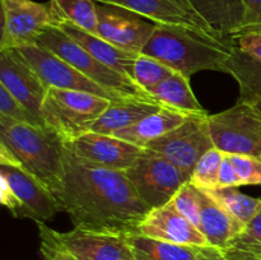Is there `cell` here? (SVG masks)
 Wrapping results in <instances>:
<instances>
[{
  "label": "cell",
  "mask_w": 261,
  "mask_h": 260,
  "mask_svg": "<svg viewBox=\"0 0 261 260\" xmlns=\"http://www.w3.org/2000/svg\"><path fill=\"white\" fill-rule=\"evenodd\" d=\"M208 125L219 150L261 158V115L254 105L237 101L231 109L208 115Z\"/></svg>",
  "instance_id": "ba28073f"
},
{
  "label": "cell",
  "mask_w": 261,
  "mask_h": 260,
  "mask_svg": "<svg viewBox=\"0 0 261 260\" xmlns=\"http://www.w3.org/2000/svg\"><path fill=\"white\" fill-rule=\"evenodd\" d=\"M173 208L189 219L191 223L195 224L199 228V219H200V203H201V190L194 186L190 181H186L172 200L170 201Z\"/></svg>",
  "instance_id": "f546056e"
},
{
  "label": "cell",
  "mask_w": 261,
  "mask_h": 260,
  "mask_svg": "<svg viewBox=\"0 0 261 260\" xmlns=\"http://www.w3.org/2000/svg\"><path fill=\"white\" fill-rule=\"evenodd\" d=\"M59 27L69 37H71L75 42H78L84 50L88 51L93 58H96L97 60L101 61L105 65L110 66L114 70L129 76L133 81L134 66L139 54L122 50V48L110 43L109 41L101 38L99 36L86 32V31L73 25L71 23L61 22Z\"/></svg>",
  "instance_id": "ac0fdd59"
},
{
  "label": "cell",
  "mask_w": 261,
  "mask_h": 260,
  "mask_svg": "<svg viewBox=\"0 0 261 260\" xmlns=\"http://www.w3.org/2000/svg\"><path fill=\"white\" fill-rule=\"evenodd\" d=\"M189 116H191V115L182 114V112L176 111L170 107L162 106L158 111L147 116L142 121L137 122L135 125L126 127V129L119 130L112 135L133 143L138 147L145 148L152 140H155L157 138L162 137L171 130L180 126L182 122L186 121Z\"/></svg>",
  "instance_id": "7402d4cb"
},
{
  "label": "cell",
  "mask_w": 261,
  "mask_h": 260,
  "mask_svg": "<svg viewBox=\"0 0 261 260\" xmlns=\"http://www.w3.org/2000/svg\"><path fill=\"white\" fill-rule=\"evenodd\" d=\"M2 37L0 51L36 45L46 30L63 22L54 3L33 0H0Z\"/></svg>",
  "instance_id": "52a82bcc"
},
{
  "label": "cell",
  "mask_w": 261,
  "mask_h": 260,
  "mask_svg": "<svg viewBox=\"0 0 261 260\" xmlns=\"http://www.w3.org/2000/svg\"><path fill=\"white\" fill-rule=\"evenodd\" d=\"M0 201L15 218L45 223L61 211L53 193L20 167L0 165Z\"/></svg>",
  "instance_id": "8992f818"
},
{
  "label": "cell",
  "mask_w": 261,
  "mask_h": 260,
  "mask_svg": "<svg viewBox=\"0 0 261 260\" xmlns=\"http://www.w3.org/2000/svg\"><path fill=\"white\" fill-rule=\"evenodd\" d=\"M0 86L45 124L42 106L50 88L43 83L19 50L10 48L0 51Z\"/></svg>",
  "instance_id": "4fadbf2b"
},
{
  "label": "cell",
  "mask_w": 261,
  "mask_h": 260,
  "mask_svg": "<svg viewBox=\"0 0 261 260\" xmlns=\"http://www.w3.org/2000/svg\"><path fill=\"white\" fill-rule=\"evenodd\" d=\"M234 46V41L221 40L190 28L157 24L140 54L152 56L190 78L204 70L226 73Z\"/></svg>",
  "instance_id": "7a4b0ae2"
},
{
  "label": "cell",
  "mask_w": 261,
  "mask_h": 260,
  "mask_svg": "<svg viewBox=\"0 0 261 260\" xmlns=\"http://www.w3.org/2000/svg\"><path fill=\"white\" fill-rule=\"evenodd\" d=\"M237 47L251 58L261 60V31H249L233 37Z\"/></svg>",
  "instance_id": "836d02e7"
},
{
  "label": "cell",
  "mask_w": 261,
  "mask_h": 260,
  "mask_svg": "<svg viewBox=\"0 0 261 260\" xmlns=\"http://www.w3.org/2000/svg\"><path fill=\"white\" fill-rule=\"evenodd\" d=\"M63 22L97 35V3L94 0H51Z\"/></svg>",
  "instance_id": "4316f807"
},
{
  "label": "cell",
  "mask_w": 261,
  "mask_h": 260,
  "mask_svg": "<svg viewBox=\"0 0 261 260\" xmlns=\"http://www.w3.org/2000/svg\"><path fill=\"white\" fill-rule=\"evenodd\" d=\"M111 102L88 92L50 88L43 102L42 119L69 143L89 132Z\"/></svg>",
  "instance_id": "277c9868"
},
{
  "label": "cell",
  "mask_w": 261,
  "mask_h": 260,
  "mask_svg": "<svg viewBox=\"0 0 261 260\" xmlns=\"http://www.w3.org/2000/svg\"><path fill=\"white\" fill-rule=\"evenodd\" d=\"M223 252L227 260H261V257L256 256V255L249 254V252L234 249V247H227L223 250Z\"/></svg>",
  "instance_id": "74e56055"
},
{
  "label": "cell",
  "mask_w": 261,
  "mask_h": 260,
  "mask_svg": "<svg viewBox=\"0 0 261 260\" xmlns=\"http://www.w3.org/2000/svg\"><path fill=\"white\" fill-rule=\"evenodd\" d=\"M255 31H261V28H259V30H255Z\"/></svg>",
  "instance_id": "b9f144b4"
},
{
  "label": "cell",
  "mask_w": 261,
  "mask_h": 260,
  "mask_svg": "<svg viewBox=\"0 0 261 260\" xmlns=\"http://www.w3.org/2000/svg\"><path fill=\"white\" fill-rule=\"evenodd\" d=\"M68 256H69V255H68ZM69 259H70V260H75V259H73V257H71V256H69Z\"/></svg>",
  "instance_id": "60d3db41"
},
{
  "label": "cell",
  "mask_w": 261,
  "mask_h": 260,
  "mask_svg": "<svg viewBox=\"0 0 261 260\" xmlns=\"http://www.w3.org/2000/svg\"><path fill=\"white\" fill-rule=\"evenodd\" d=\"M126 237L135 260H200V247L172 244L140 233Z\"/></svg>",
  "instance_id": "d4e9b609"
},
{
  "label": "cell",
  "mask_w": 261,
  "mask_h": 260,
  "mask_svg": "<svg viewBox=\"0 0 261 260\" xmlns=\"http://www.w3.org/2000/svg\"><path fill=\"white\" fill-rule=\"evenodd\" d=\"M222 40L233 41L244 22L242 0H186Z\"/></svg>",
  "instance_id": "ffe728a7"
},
{
  "label": "cell",
  "mask_w": 261,
  "mask_h": 260,
  "mask_svg": "<svg viewBox=\"0 0 261 260\" xmlns=\"http://www.w3.org/2000/svg\"><path fill=\"white\" fill-rule=\"evenodd\" d=\"M97 36L112 45L140 54L157 24L130 10L110 4L97 3Z\"/></svg>",
  "instance_id": "5bb4252c"
},
{
  "label": "cell",
  "mask_w": 261,
  "mask_h": 260,
  "mask_svg": "<svg viewBox=\"0 0 261 260\" xmlns=\"http://www.w3.org/2000/svg\"><path fill=\"white\" fill-rule=\"evenodd\" d=\"M137 233L185 246H209L200 229L171 203L150 209L138 226Z\"/></svg>",
  "instance_id": "e0dca14e"
},
{
  "label": "cell",
  "mask_w": 261,
  "mask_h": 260,
  "mask_svg": "<svg viewBox=\"0 0 261 260\" xmlns=\"http://www.w3.org/2000/svg\"><path fill=\"white\" fill-rule=\"evenodd\" d=\"M200 260H227L223 250L213 246L200 247Z\"/></svg>",
  "instance_id": "f35d334b"
},
{
  "label": "cell",
  "mask_w": 261,
  "mask_h": 260,
  "mask_svg": "<svg viewBox=\"0 0 261 260\" xmlns=\"http://www.w3.org/2000/svg\"><path fill=\"white\" fill-rule=\"evenodd\" d=\"M40 240L75 260H135L126 235L75 228L59 232L46 223H37Z\"/></svg>",
  "instance_id": "9c48e42d"
},
{
  "label": "cell",
  "mask_w": 261,
  "mask_h": 260,
  "mask_svg": "<svg viewBox=\"0 0 261 260\" xmlns=\"http://www.w3.org/2000/svg\"><path fill=\"white\" fill-rule=\"evenodd\" d=\"M66 145L79 160L117 171L129 170L144 152V148L115 135L94 132L84 133Z\"/></svg>",
  "instance_id": "9a60e30c"
},
{
  "label": "cell",
  "mask_w": 261,
  "mask_h": 260,
  "mask_svg": "<svg viewBox=\"0 0 261 260\" xmlns=\"http://www.w3.org/2000/svg\"><path fill=\"white\" fill-rule=\"evenodd\" d=\"M40 252L42 255L43 260H70L68 255L61 252L60 250L55 249V247L51 246L50 244L45 241H41Z\"/></svg>",
  "instance_id": "8d00e7d4"
},
{
  "label": "cell",
  "mask_w": 261,
  "mask_h": 260,
  "mask_svg": "<svg viewBox=\"0 0 261 260\" xmlns=\"http://www.w3.org/2000/svg\"><path fill=\"white\" fill-rule=\"evenodd\" d=\"M94 2L124 8L155 24L180 25L218 37L186 0H94Z\"/></svg>",
  "instance_id": "2e32d148"
},
{
  "label": "cell",
  "mask_w": 261,
  "mask_h": 260,
  "mask_svg": "<svg viewBox=\"0 0 261 260\" xmlns=\"http://www.w3.org/2000/svg\"><path fill=\"white\" fill-rule=\"evenodd\" d=\"M0 143L7 145L20 168L35 176L55 195L63 186L65 140L48 126L0 119Z\"/></svg>",
  "instance_id": "3957f363"
},
{
  "label": "cell",
  "mask_w": 261,
  "mask_h": 260,
  "mask_svg": "<svg viewBox=\"0 0 261 260\" xmlns=\"http://www.w3.org/2000/svg\"><path fill=\"white\" fill-rule=\"evenodd\" d=\"M145 148L167 158L190 180L191 172L201 155L214 148L209 132L208 115H191L180 126L152 140Z\"/></svg>",
  "instance_id": "8fae6325"
},
{
  "label": "cell",
  "mask_w": 261,
  "mask_h": 260,
  "mask_svg": "<svg viewBox=\"0 0 261 260\" xmlns=\"http://www.w3.org/2000/svg\"><path fill=\"white\" fill-rule=\"evenodd\" d=\"M0 119L33 126H46L3 86H0Z\"/></svg>",
  "instance_id": "4dcf8cb0"
},
{
  "label": "cell",
  "mask_w": 261,
  "mask_h": 260,
  "mask_svg": "<svg viewBox=\"0 0 261 260\" xmlns=\"http://www.w3.org/2000/svg\"><path fill=\"white\" fill-rule=\"evenodd\" d=\"M224 153L218 148H212L200 157L190 175V183L203 191L216 190L218 188L219 168Z\"/></svg>",
  "instance_id": "f1b7e54d"
},
{
  "label": "cell",
  "mask_w": 261,
  "mask_h": 260,
  "mask_svg": "<svg viewBox=\"0 0 261 260\" xmlns=\"http://www.w3.org/2000/svg\"><path fill=\"white\" fill-rule=\"evenodd\" d=\"M254 106L256 107V110H257V111H259V114L261 115V102H259V103H255Z\"/></svg>",
  "instance_id": "ab89813d"
},
{
  "label": "cell",
  "mask_w": 261,
  "mask_h": 260,
  "mask_svg": "<svg viewBox=\"0 0 261 260\" xmlns=\"http://www.w3.org/2000/svg\"><path fill=\"white\" fill-rule=\"evenodd\" d=\"M227 74L239 83L240 102L255 105L261 102V60L251 58L234 46L227 61Z\"/></svg>",
  "instance_id": "cb8c5ba5"
},
{
  "label": "cell",
  "mask_w": 261,
  "mask_h": 260,
  "mask_svg": "<svg viewBox=\"0 0 261 260\" xmlns=\"http://www.w3.org/2000/svg\"><path fill=\"white\" fill-rule=\"evenodd\" d=\"M244 227L213 198L201 190L199 229L206 239L209 246L221 250L227 249Z\"/></svg>",
  "instance_id": "44dd1931"
},
{
  "label": "cell",
  "mask_w": 261,
  "mask_h": 260,
  "mask_svg": "<svg viewBox=\"0 0 261 260\" xmlns=\"http://www.w3.org/2000/svg\"><path fill=\"white\" fill-rule=\"evenodd\" d=\"M241 185L261 186V158L247 154H229Z\"/></svg>",
  "instance_id": "d6a6232c"
},
{
  "label": "cell",
  "mask_w": 261,
  "mask_h": 260,
  "mask_svg": "<svg viewBox=\"0 0 261 260\" xmlns=\"http://www.w3.org/2000/svg\"><path fill=\"white\" fill-rule=\"evenodd\" d=\"M150 96L161 105V106L170 107V109L180 111L186 115H199L206 116V111L199 103L198 98L194 94L190 86V78L182 74L175 73L167 79L158 84Z\"/></svg>",
  "instance_id": "603a6c76"
},
{
  "label": "cell",
  "mask_w": 261,
  "mask_h": 260,
  "mask_svg": "<svg viewBox=\"0 0 261 260\" xmlns=\"http://www.w3.org/2000/svg\"><path fill=\"white\" fill-rule=\"evenodd\" d=\"M18 50L24 56L25 60L30 63L33 70L38 74V76L42 79V82L48 88L88 92V93L97 94V96L105 97L111 101L122 99V97H119L117 94L102 88L101 86L83 75L81 71L76 70L74 66L66 63L60 56L38 43L25 46V47L18 48Z\"/></svg>",
  "instance_id": "7c38bea8"
},
{
  "label": "cell",
  "mask_w": 261,
  "mask_h": 260,
  "mask_svg": "<svg viewBox=\"0 0 261 260\" xmlns=\"http://www.w3.org/2000/svg\"><path fill=\"white\" fill-rule=\"evenodd\" d=\"M138 195L150 209L166 205L189 177L160 153L144 148L139 160L124 171Z\"/></svg>",
  "instance_id": "30bf717a"
},
{
  "label": "cell",
  "mask_w": 261,
  "mask_h": 260,
  "mask_svg": "<svg viewBox=\"0 0 261 260\" xmlns=\"http://www.w3.org/2000/svg\"><path fill=\"white\" fill-rule=\"evenodd\" d=\"M37 43L60 56L83 75L111 93L117 94L122 98L152 97L142 91L129 76L114 70L93 58L78 42L69 37L60 27H51L46 30L38 38Z\"/></svg>",
  "instance_id": "5b68a950"
},
{
  "label": "cell",
  "mask_w": 261,
  "mask_h": 260,
  "mask_svg": "<svg viewBox=\"0 0 261 260\" xmlns=\"http://www.w3.org/2000/svg\"><path fill=\"white\" fill-rule=\"evenodd\" d=\"M205 193L242 226H246L261 211V198L245 195L239 191V188L216 189Z\"/></svg>",
  "instance_id": "484cf974"
},
{
  "label": "cell",
  "mask_w": 261,
  "mask_h": 260,
  "mask_svg": "<svg viewBox=\"0 0 261 260\" xmlns=\"http://www.w3.org/2000/svg\"><path fill=\"white\" fill-rule=\"evenodd\" d=\"M173 73V69L158 61L157 59L139 54L134 66L133 81L142 91L150 96V92Z\"/></svg>",
  "instance_id": "83f0119b"
},
{
  "label": "cell",
  "mask_w": 261,
  "mask_h": 260,
  "mask_svg": "<svg viewBox=\"0 0 261 260\" xmlns=\"http://www.w3.org/2000/svg\"><path fill=\"white\" fill-rule=\"evenodd\" d=\"M152 97H129L112 101L109 109L91 126L89 132L112 135L116 132L133 126L161 109Z\"/></svg>",
  "instance_id": "d6986e66"
},
{
  "label": "cell",
  "mask_w": 261,
  "mask_h": 260,
  "mask_svg": "<svg viewBox=\"0 0 261 260\" xmlns=\"http://www.w3.org/2000/svg\"><path fill=\"white\" fill-rule=\"evenodd\" d=\"M228 247H234L261 257V211L244 227Z\"/></svg>",
  "instance_id": "1f68e13d"
},
{
  "label": "cell",
  "mask_w": 261,
  "mask_h": 260,
  "mask_svg": "<svg viewBox=\"0 0 261 260\" xmlns=\"http://www.w3.org/2000/svg\"><path fill=\"white\" fill-rule=\"evenodd\" d=\"M241 185V180H240L237 171L234 170V166L232 163L229 154L224 153V157L222 160L221 168H219V178H218V188L217 189H224V188H239Z\"/></svg>",
  "instance_id": "d590c367"
},
{
  "label": "cell",
  "mask_w": 261,
  "mask_h": 260,
  "mask_svg": "<svg viewBox=\"0 0 261 260\" xmlns=\"http://www.w3.org/2000/svg\"><path fill=\"white\" fill-rule=\"evenodd\" d=\"M242 7L244 22L241 31L237 35L261 28V0H242Z\"/></svg>",
  "instance_id": "e575fe53"
},
{
  "label": "cell",
  "mask_w": 261,
  "mask_h": 260,
  "mask_svg": "<svg viewBox=\"0 0 261 260\" xmlns=\"http://www.w3.org/2000/svg\"><path fill=\"white\" fill-rule=\"evenodd\" d=\"M55 198L74 227L86 231L137 233L150 211L124 171L79 160L66 143L63 186Z\"/></svg>",
  "instance_id": "6da1fadb"
}]
</instances>
